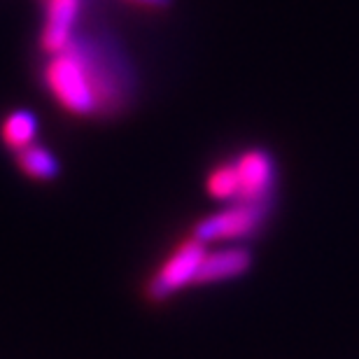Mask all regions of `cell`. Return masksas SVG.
Segmentation results:
<instances>
[{"label":"cell","instance_id":"obj_1","mask_svg":"<svg viewBox=\"0 0 359 359\" xmlns=\"http://www.w3.org/2000/svg\"><path fill=\"white\" fill-rule=\"evenodd\" d=\"M47 91L75 117H114L133 103L138 75L110 31H77L61 52L47 54Z\"/></svg>","mask_w":359,"mask_h":359},{"label":"cell","instance_id":"obj_2","mask_svg":"<svg viewBox=\"0 0 359 359\" xmlns=\"http://www.w3.org/2000/svg\"><path fill=\"white\" fill-rule=\"evenodd\" d=\"M276 203H255V201H231L222 210L205 215L191 229V236L205 245L212 243H243L255 238L269 224Z\"/></svg>","mask_w":359,"mask_h":359},{"label":"cell","instance_id":"obj_3","mask_svg":"<svg viewBox=\"0 0 359 359\" xmlns=\"http://www.w3.org/2000/svg\"><path fill=\"white\" fill-rule=\"evenodd\" d=\"M205 250H208L205 243L196 241L194 236L180 243L173 252H170L168 259L159 266V271L147 280L145 297L152 304H161V301H168L170 297L187 290V287L191 285L196 287Z\"/></svg>","mask_w":359,"mask_h":359},{"label":"cell","instance_id":"obj_4","mask_svg":"<svg viewBox=\"0 0 359 359\" xmlns=\"http://www.w3.org/2000/svg\"><path fill=\"white\" fill-rule=\"evenodd\" d=\"M236 177H238V201L255 203H276L280 187L278 159L266 147H248L233 156Z\"/></svg>","mask_w":359,"mask_h":359},{"label":"cell","instance_id":"obj_5","mask_svg":"<svg viewBox=\"0 0 359 359\" xmlns=\"http://www.w3.org/2000/svg\"><path fill=\"white\" fill-rule=\"evenodd\" d=\"M45 19L40 31V47L45 54L61 52L82 28L84 0H42Z\"/></svg>","mask_w":359,"mask_h":359},{"label":"cell","instance_id":"obj_6","mask_svg":"<svg viewBox=\"0 0 359 359\" xmlns=\"http://www.w3.org/2000/svg\"><path fill=\"white\" fill-rule=\"evenodd\" d=\"M255 264L252 250L243 243H222L219 248L208 245L203 264H201L196 287L203 285H217L226 283V280L243 278L245 273H250Z\"/></svg>","mask_w":359,"mask_h":359},{"label":"cell","instance_id":"obj_7","mask_svg":"<svg viewBox=\"0 0 359 359\" xmlns=\"http://www.w3.org/2000/svg\"><path fill=\"white\" fill-rule=\"evenodd\" d=\"M38 133H40L38 114L31 112V110H26V107L12 110L3 119V126H0L3 142L12 149V152H19V149L33 145L35 138H38Z\"/></svg>","mask_w":359,"mask_h":359},{"label":"cell","instance_id":"obj_8","mask_svg":"<svg viewBox=\"0 0 359 359\" xmlns=\"http://www.w3.org/2000/svg\"><path fill=\"white\" fill-rule=\"evenodd\" d=\"M14 154H17V163L24 170V175L33 180L49 182V180H56L61 173V161L56 159V154L52 149L38 145V142H33V145L19 149Z\"/></svg>","mask_w":359,"mask_h":359},{"label":"cell","instance_id":"obj_9","mask_svg":"<svg viewBox=\"0 0 359 359\" xmlns=\"http://www.w3.org/2000/svg\"><path fill=\"white\" fill-rule=\"evenodd\" d=\"M205 189L212 198L224 201V203L238 201V177H236V168L231 159L217 163V166L208 173Z\"/></svg>","mask_w":359,"mask_h":359},{"label":"cell","instance_id":"obj_10","mask_svg":"<svg viewBox=\"0 0 359 359\" xmlns=\"http://www.w3.org/2000/svg\"><path fill=\"white\" fill-rule=\"evenodd\" d=\"M128 3L147 7V10H154V12H166V10L173 7L175 0H128Z\"/></svg>","mask_w":359,"mask_h":359}]
</instances>
